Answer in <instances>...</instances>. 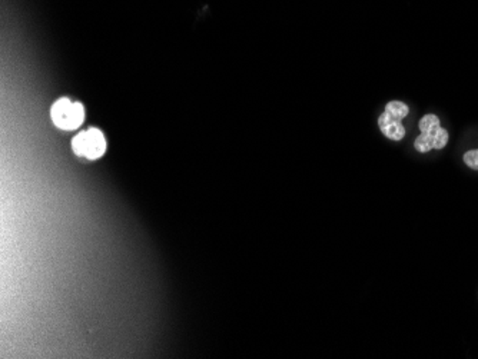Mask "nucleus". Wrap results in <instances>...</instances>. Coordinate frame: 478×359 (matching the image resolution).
Wrapping results in <instances>:
<instances>
[{
	"instance_id": "f257e3e1",
	"label": "nucleus",
	"mask_w": 478,
	"mask_h": 359,
	"mask_svg": "<svg viewBox=\"0 0 478 359\" xmlns=\"http://www.w3.org/2000/svg\"><path fill=\"white\" fill-rule=\"evenodd\" d=\"M72 149L77 156L99 159L106 151V141L99 129H89L77 133L72 141Z\"/></svg>"
},
{
	"instance_id": "423d86ee",
	"label": "nucleus",
	"mask_w": 478,
	"mask_h": 359,
	"mask_svg": "<svg viewBox=\"0 0 478 359\" xmlns=\"http://www.w3.org/2000/svg\"><path fill=\"white\" fill-rule=\"evenodd\" d=\"M415 149L420 153H427L429 151L434 149V139H432V134L428 133H420V137L415 139L414 142Z\"/></svg>"
},
{
	"instance_id": "6e6552de",
	"label": "nucleus",
	"mask_w": 478,
	"mask_h": 359,
	"mask_svg": "<svg viewBox=\"0 0 478 359\" xmlns=\"http://www.w3.org/2000/svg\"><path fill=\"white\" fill-rule=\"evenodd\" d=\"M464 163L468 168L478 170V149H472V151H468L467 153H464Z\"/></svg>"
},
{
	"instance_id": "7ed1b4c3",
	"label": "nucleus",
	"mask_w": 478,
	"mask_h": 359,
	"mask_svg": "<svg viewBox=\"0 0 478 359\" xmlns=\"http://www.w3.org/2000/svg\"><path fill=\"white\" fill-rule=\"evenodd\" d=\"M378 126L385 137L391 141H401L405 137V127L401 120L384 112L378 119Z\"/></svg>"
},
{
	"instance_id": "20e7f679",
	"label": "nucleus",
	"mask_w": 478,
	"mask_h": 359,
	"mask_svg": "<svg viewBox=\"0 0 478 359\" xmlns=\"http://www.w3.org/2000/svg\"><path fill=\"white\" fill-rule=\"evenodd\" d=\"M441 127L440 119L439 116L428 113L425 115L421 120H420V130L421 133H428V134H434Z\"/></svg>"
},
{
	"instance_id": "39448f33",
	"label": "nucleus",
	"mask_w": 478,
	"mask_h": 359,
	"mask_svg": "<svg viewBox=\"0 0 478 359\" xmlns=\"http://www.w3.org/2000/svg\"><path fill=\"white\" fill-rule=\"evenodd\" d=\"M385 112L389 113L393 118L398 119V120H403V119L408 115L410 109H408V106H407L404 102H400V101H391V102H388V103L385 105Z\"/></svg>"
},
{
	"instance_id": "f03ea898",
	"label": "nucleus",
	"mask_w": 478,
	"mask_h": 359,
	"mask_svg": "<svg viewBox=\"0 0 478 359\" xmlns=\"http://www.w3.org/2000/svg\"><path fill=\"white\" fill-rule=\"evenodd\" d=\"M51 116L58 127L73 130L83 123L84 109L80 103L70 102L68 98H62L54 103Z\"/></svg>"
},
{
	"instance_id": "0eeeda50",
	"label": "nucleus",
	"mask_w": 478,
	"mask_h": 359,
	"mask_svg": "<svg viewBox=\"0 0 478 359\" xmlns=\"http://www.w3.org/2000/svg\"><path fill=\"white\" fill-rule=\"evenodd\" d=\"M434 139V149H443L448 144V132L444 127H440L436 133L432 134Z\"/></svg>"
}]
</instances>
